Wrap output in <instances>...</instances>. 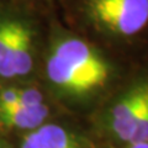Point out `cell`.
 <instances>
[{
    "label": "cell",
    "instance_id": "cell-8",
    "mask_svg": "<svg viewBox=\"0 0 148 148\" xmlns=\"http://www.w3.org/2000/svg\"><path fill=\"white\" fill-rule=\"evenodd\" d=\"M43 104L42 94L36 89H26L20 90V98H18L17 106L22 108H35Z\"/></svg>",
    "mask_w": 148,
    "mask_h": 148
},
{
    "label": "cell",
    "instance_id": "cell-2",
    "mask_svg": "<svg viewBox=\"0 0 148 148\" xmlns=\"http://www.w3.org/2000/svg\"><path fill=\"white\" fill-rule=\"evenodd\" d=\"M72 71L83 78L91 89L101 86L108 79L109 69L106 63L90 46L77 38L64 40L53 51Z\"/></svg>",
    "mask_w": 148,
    "mask_h": 148
},
{
    "label": "cell",
    "instance_id": "cell-10",
    "mask_svg": "<svg viewBox=\"0 0 148 148\" xmlns=\"http://www.w3.org/2000/svg\"><path fill=\"white\" fill-rule=\"evenodd\" d=\"M132 143H148V99L140 119V123H138Z\"/></svg>",
    "mask_w": 148,
    "mask_h": 148
},
{
    "label": "cell",
    "instance_id": "cell-3",
    "mask_svg": "<svg viewBox=\"0 0 148 148\" xmlns=\"http://www.w3.org/2000/svg\"><path fill=\"white\" fill-rule=\"evenodd\" d=\"M148 99V85L132 89L111 110L109 131L121 145H130L135 137L140 119Z\"/></svg>",
    "mask_w": 148,
    "mask_h": 148
},
{
    "label": "cell",
    "instance_id": "cell-9",
    "mask_svg": "<svg viewBox=\"0 0 148 148\" xmlns=\"http://www.w3.org/2000/svg\"><path fill=\"white\" fill-rule=\"evenodd\" d=\"M20 90L17 89H5L0 92V112L9 111L18 104Z\"/></svg>",
    "mask_w": 148,
    "mask_h": 148
},
{
    "label": "cell",
    "instance_id": "cell-1",
    "mask_svg": "<svg viewBox=\"0 0 148 148\" xmlns=\"http://www.w3.org/2000/svg\"><path fill=\"white\" fill-rule=\"evenodd\" d=\"M89 9L99 24L123 36L137 34L148 22V0H90Z\"/></svg>",
    "mask_w": 148,
    "mask_h": 148
},
{
    "label": "cell",
    "instance_id": "cell-7",
    "mask_svg": "<svg viewBox=\"0 0 148 148\" xmlns=\"http://www.w3.org/2000/svg\"><path fill=\"white\" fill-rule=\"evenodd\" d=\"M17 26L18 22L15 21H4L0 24V59L4 57L9 46L11 45Z\"/></svg>",
    "mask_w": 148,
    "mask_h": 148
},
{
    "label": "cell",
    "instance_id": "cell-6",
    "mask_svg": "<svg viewBox=\"0 0 148 148\" xmlns=\"http://www.w3.org/2000/svg\"><path fill=\"white\" fill-rule=\"evenodd\" d=\"M47 116L48 109L45 104L35 108L15 106L9 111L0 112V128L26 133L43 125Z\"/></svg>",
    "mask_w": 148,
    "mask_h": 148
},
{
    "label": "cell",
    "instance_id": "cell-11",
    "mask_svg": "<svg viewBox=\"0 0 148 148\" xmlns=\"http://www.w3.org/2000/svg\"><path fill=\"white\" fill-rule=\"evenodd\" d=\"M114 148H148V143H130V145H121Z\"/></svg>",
    "mask_w": 148,
    "mask_h": 148
},
{
    "label": "cell",
    "instance_id": "cell-5",
    "mask_svg": "<svg viewBox=\"0 0 148 148\" xmlns=\"http://www.w3.org/2000/svg\"><path fill=\"white\" fill-rule=\"evenodd\" d=\"M32 68L31 35L24 25L18 24L15 37L6 53L0 59V77L15 78L26 75Z\"/></svg>",
    "mask_w": 148,
    "mask_h": 148
},
{
    "label": "cell",
    "instance_id": "cell-4",
    "mask_svg": "<svg viewBox=\"0 0 148 148\" xmlns=\"http://www.w3.org/2000/svg\"><path fill=\"white\" fill-rule=\"evenodd\" d=\"M17 148H90V145L71 128L59 123L45 122L24 133Z\"/></svg>",
    "mask_w": 148,
    "mask_h": 148
},
{
    "label": "cell",
    "instance_id": "cell-12",
    "mask_svg": "<svg viewBox=\"0 0 148 148\" xmlns=\"http://www.w3.org/2000/svg\"><path fill=\"white\" fill-rule=\"evenodd\" d=\"M0 148H9V146L6 145V143H5V142L0 141Z\"/></svg>",
    "mask_w": 148,
    "mask_h": 148
}]
</instances>
